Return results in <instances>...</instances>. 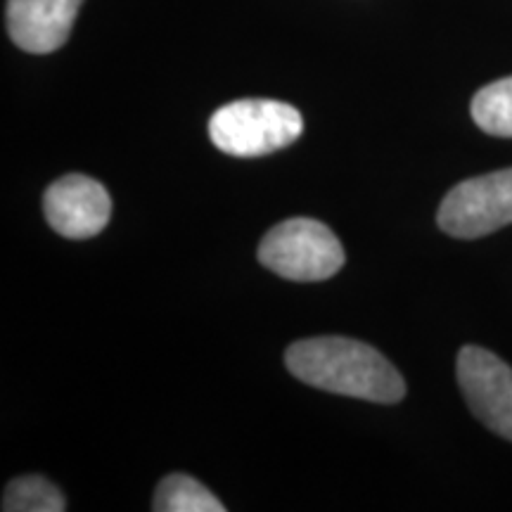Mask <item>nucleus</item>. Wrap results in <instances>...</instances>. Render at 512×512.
Masks as SVG:
<instances>
[{
  "mask_svg": "<svg viewBox=\"0 0 512 512\" xmlns=\"http://www.w3.org/2000/svg\"><path fill=\"white\" fill-rule=\"evenodd\" d=\"M287 370L323 392L373 403H396L406 382L380 351L349 337H313L294 342L285 354Z\"/></svg>",
  "mask_w": 512,
  "mask_h": 512,
  "instance_id": "f257e3e1",
  "label": "nucleus"
},
{
  "mask_svg": "<svg viewBox=\"0 0 512 512\" xmlns=\"http://www.w3.org/2000/svg\"><path fill=\"white\" fill-rule=\"evenodd\" d=\"M304 119L292 105L278 100H235L209 119L211 143L230 157L271 155L302 136Z\"/></svg>",
  "mask_w": 512,
  "mask_h": 512,
  "instance_id": "f03ea898",
  "label": "nucleus"
},
{
  "mask_svg": "<svg viewBox=\"0 0 512 512\" xmlns=\"http://www.w3.org/2000/svg\"><path fill=\"white\" fill-rule=\"evenodd\" d=\"M344 247L325 223L287 219L266 233L259 261L268 271L294 283L328 280L344 266Z\"/></svg>",
  "mask_w": 512,
  "mask_h": 512,
  "instance_id": "7ed1b4c3",
  "label": "nucleus"
},
{
  "mask_svg": "<svg viewBox=\"0 0 512 512\" xmlns=\"http://www.w3.org/2000/svg\"><path fill=\"white\" fill-rule=\"evenodd\" d=\"M439 228L451 238L475 240L512 223V169L458 183L441 202Z\"/></svg>",
  "mask_w": 512,
  "mask_h": 512,
  "instance_id": "20e7f679",
  "label": "nucleus"
},
{
  "mask_svg": "<svg viewBox=\"0 0 512 512\" xmlns=\"http://www.w3.org/2000/svg\"><path fill=\"white\" fill-rule=\"evenodd\" d=\"M458 384L470 411L498 437L512 441V368L482 347L458 354Z\"/></svg>",
  "mask_w": 512,
  "mask_h": 512,
  "instance_id": "39448f33",
  "label": "nucleus"
},
{
  "mask_svg": "<svg viewBox=\"0 0 512 512\" xmlns=\"http://www.w3.org/2000/svg\"><path fill=\"white\" fill-rule=\"evenodd\" d=\"M43 211L53 230L72 240H86L105 230L112 200L105 185L81 174L62 176L46 190Z\"/></svg>",
  "mask_w": 512,
  "mask_h": 512,
  "instance_id": "423d86ee",
  "label": "nucleus"
},
{
  "mask_svg": "<svg viewBox=\"0 0 512 512\" xmlns=\"http://www.w3.org/2000/svg\"><path fill=\"white\" fill-rule=\"evenodd\" d=\"M83 0H8V34L17 48L46 55L72 34Z\"/></svg>",
  "mask_w": 512,
  "mask_h": 512,
  "instance_id": "0eeeda50",
  "label": "nucleus"
},
{
  "mask_svg": "<svg viewBox=\"0 0 512 512\" xmlns=\"http://www.w3.org/2000/svg\"><path fill=\"white\" fill-rule=\"evenodd\" d=\"M152 510L157 512H223V505L207 486L188 475H169L157 486Z\"/></svg>",
  "mask_w": 512,
  "mask_h": 512,
  "instance_id": "6e6552de",
  "label": "nucleus"
},
{
  "mask_svg": "<svg viewBox=\"0 0 512 512\" xmlns=\"http://www.w3.org/2000/svg\"><path fill=\"white\" fill-rule=\"evenodd\" d=\"M472 119L484 133L512 138V76L489 83L472 98Z\"/></svg>",
  "mask_w": 512,
  "mask_h": 512,
  "instance_id": "1a4fd4ad",
  "label": "nucleus"
},
{
  "mask_svg": "<svg viewBox=\"0 0 512 512\" xmlns=\"http://www.w3.org/2000/svg\"><path fill=\"white\" fill-rule=\"evenodd\" d=\"M5 512H64L67 501L62 491L46 477L27 475L12 479L3 494Z\"/></svg>",
  "mask_w": 512,
  "mask_h": 512,
  "instance_id": "9d476101",
  "label": "nucleus"
}]
</instances>
